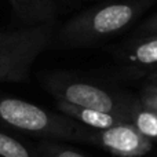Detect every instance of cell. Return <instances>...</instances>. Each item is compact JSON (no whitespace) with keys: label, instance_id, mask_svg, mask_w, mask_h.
<instances>
[{"label":"cell","instance_id":"2","mask_svg":"<svg viewBox=\"0 0 157 157\" xmlns=\"http://www.w3.org/2000/svg\"><path fill=\"white\" fill-rule=\"evenodd\" d=\"M40 84L55 101L114 113L128 120L138 99V97L125 91L78 77L69 72L55 71L44 73L40 76Z\"/></svg>","mask_w":157,"mask_h":157},{"label":"cell","instance_id":"9","mask_svg":"<svg viewBox=\"0 0 157 157\" xmlns=\"http://www.w3.org/2000/svg\"><path fill=\"white\" fill-rule=\"evenodd\" d=\"M134 127L152 144L157 142V110L142 105L139 98L136 99L130 114Z\"/></svg>","mask_w":157,"mask_h":157},{"label":"cell","instance_id":"5","mask_svg":"<svg viewBox=\"0 0 157 157\" xmlns=\"http://www.w3.org/2000/svg\"><path fill=\"white\" fill-rule=\"evenodd\" d=\"M78 144L94 145L116 157H144L153 149V144L147 141L131 121L120 123L105 130L83 125Z\"/></svg>","mask_w":157,"mask_h":157},{"label":"cell","instance_id":"1","mask_svg":"<svg viewBox=\"0 0 157 157\" xmlns=\"http://www.w3.org/2000/svg\"><path fill=\"white\" fill-rule=\"evenodd\" d=\"M157 0H112L75 15L55 33L51 47H88L123 32Z\"/></svg>","mask_w":157,"mask_h":157},{"label":"cell","instance_id":"8","mask_svg":"<svg viewBox=\"0 0 157 157\" xmlns=\"http://www.w3.org/2000/svg\"><path fill=\"white\" fill-rule=\"evenodd\" d=\"M13 11L28 25L52 24L57 13L55 0H8Z\"/></svg>","mask_w":157,"mask_h":157},{"label":"cell","instance_id":"3","mask_svg":"<svg viewBox=\"0 0 157 157\" xmlns=\"http://www.w3.org/2000/svg\"><path fill=\"white\" fill-rule=\"evenodd\" d=\"M83 124L63 113L47 110L28 101L0 95V130H11L39 139L77 142Z\"/></svg>","mask_w":157,"mask_h":157},{"label":"cell","instance_id":"10","mask_svg":"<svg viewBox=\"0 0 157 157\" xmlns=\"http://www.w3.org/2000/svg\"><path fill=\"white\" fill-rule=\"evenodd\" d=\"M0 157H40L35 146L24 144L15 136L0 130Z\"/></svg>","mask_w":157,"mask_h":157},{"label":"cell","instance_id":"13","mask_svg":"<svg viewBox=\"0 0 157 157\" xmlns=\"http://www.w3.org/2000/svg\"><path fill=\"white\" fill-rule=\"evenodd\" d=\"M157 35V13L155 15L149 17L145 22H142L135 29L134 37H145V36H155Z\"/></svg>","mask_w":157,"mask_h":157},{"label":"cell","instance_id":"6","mask_svg":"<svg viewBox=\"0 0 157 157\" xmlns=\"http://www.w3.org/2000/svg\"><path fill=\"white\" fill-rule=\"evenodd\" d=\"M116 58L125 71L146 75L157 69V35L132 37L116 50Z\"/></svg>","mask_w":157,"mask_h":157},{"label":"cell","instance_id":"11","mask_svg":"<svg viewBox=\"0 0 157 157\" xmlns=\"http://www.w3.org/2000/svg\"><path fill=\"white\" fill-rule=\"evenodd\" d=\"M35 149L40 157H88L76 149L59 144L55 139H40L35 145Z\"/></svg>","mask_w":157,"mask_h":157},{"label":"cell","instance_id":"12","mask_svg":"<svg viewBox=\"0 0 157 157\" xmlns=\"http://www.w3.org/2000/svg\"><path fill=\"white\" fill-rule=\"evenodd\" d=\"M142 105L157 110V87L149 83H144L141 92L138 95Z\"/></svg>","mask_w":157,"mask_h":157},{"label":"cell","instance_id":"4","mask_svg":"<svg viewBox=\"0 0 157 157\" xmlns=\"http://www.w3.org/2000/svg\"><path fill=\"white\" fill-rule=\"evenodd\" d=\"M55 36L54 24L28 25L0 32V83H25L33 63Z\"/></svg>","mask_w":157,"mask_h":157},{"label":"cell","instance_id":"7","mask_svg":"<svg viewBox=\"0 0 157 157\" xmlns=\"http://www.w3.org/2000/svg\"><path fill=\"white\" fill-rule=\"evenodd\" d=\"M55 106L65 116L71 117L75 121L80 123L86 127L95 128V130H105V128H110L113 125L120 124V123L130 121L128 119L119 116V114L95 110V109L90 108H83V106L72 105V103L61 102V101H55Z\"/></svg>","mask_w":157,"mask_h":157},{"label":"cell","instance_id":"14","mask_svg":"<svg viewBox=\"0 0 157 157\" xmlns=\"http://www.w3.org/2000/svg\"><path fill=\"white\" fill-rule=\"evenodd\" d=\"M145 76H146V78H145V83L153 84V86L157 87V69H153V71H150L149 73H146Z\"/></svg>","mask_w":157,"mask_h":157}]
</instances>
